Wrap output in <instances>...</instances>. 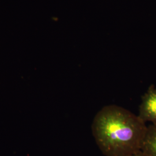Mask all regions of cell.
Returning a JSON list of instances; mask_svg holds the SVG:
<instances>
[{"mask_svg":"<svg viewBox=\"0 0 156 156\" xmlns=\"http://www.w3.org/2000/svg\"><path fill=\"white\" fill-rule=\"evenodd\" d=\"M147 130L138 115L115 105L103 107L91 125L95 141L105 156H128L141 151Z\"/></svg>","mask_w":156,"mask_h":156,"instance_id":"cell-1","label":"cell"},{"mask_svg":"<svg viewBox=\"0 0 156 156\" xmlns=\"http://www.w3.org/2000/svg\"><path fill=\"white\" fill-rule=\"evenodd\" d=\"M138 116L145 123L150 122L156 126V87L154 85L142 97Z\"/></svg>","mask_w":156,"mask_h":156,"instance_id":"cell-2","label":"cell"},{"mask_svg":"<svg viewBox=\"0 0 156 156\" xmlns=\"http://www.w3.org/2000/svg\"><path fill=\"white\" fill-rule=\"evenodd\" d=\"M141 151L149 156H156V126L151 124L144 140Z\"/></svg>","mask_w":156,"mask_h":156,"instance_id":"cell-3","label":"cell"},{"mask_svg":"<svg viewBox=\"0 0 156 156\" xmlns=\"http://www.w3.org/2000/svg\"><path fill=\"white\" fill-rule=\"evenodd\" d=\"M128 156H149L147 154H146L144 152H143L142 151H137L136 153H134L132 154H130Z\"/></svg>","mask_w":156,"mask_h":156,"instance_id":"cell-4","label":"cell"}]
</instances>
